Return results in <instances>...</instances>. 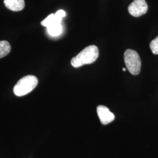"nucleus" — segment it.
<instances>
[{"label": "nucleus", "mask_w": 158, "mask_h": 158, "mask_svg": "<svg viewBox=\"0 0 158 158\" xmlns=\"http://www.w3.org/2000/svg\"><path fill=\"white\" fill-rule=\"evenodd\" d=\"M123 71H124V72H125V71H126V69H125V68H123Z\"/></svg>", "instance_id": "9b49d317"}, {"label": "nucleus", "mask_w": 158, "mask_h": 158, "mask_svg": "<svg viewBox=\"0 0 158 158\" xmlns=\"http://www.w3.org/2000/svg\"><path fill=\"white\" fill-rule=\"evenodd\" d=\"M150 49L155 55H158V36L150 43Z\"/></svg>", "instance_id": "9d476101"}, {"label": "nucleus", "mask_w": 158, "mask_h": 158, "mask_svg": "<svg viewBox=\"0 0 158 158\" xmlns=\"http://www.w3.org/2000/svg\"><path fill=\"white\" fill-rule=\"evenodd\" d=\"M66 12L62 10H60L55 14H51L48 17H46L44 20L41 22V25L48 28L56 23H61L63 18L66 17Z\"/></svg>", "instance_id": "423d86ee"}, {"label": "nucleus", "mask_w": 158, "mask_h": 158, "mask_svg": "<svg viewBox=\"0 0 158 158\" xmlns=\"http://www.w3.org/2000/svg\"><path fill=\"white\" fill-rule=\"evenodd\" d=\"M6 7L13 11H20L25 7L24 0H4Z\"/></svg>", "instance_id": "0eeeda50"}, {"label": "nucleus", "mask_w": 158, "mask_h": 158, "mask_svg": "<svg viewBox=\"0 0 158 158\" xmlns=\"http://www.w3.org/2000/svg\"><path fill=\"white\" fill-rule=\"evenodd\" d=\"M148 8L145 0H134L128 6V12L132 16L139 17L147 13Z\"/></svg>", "instance_id": "20e7f679"}, {"label": "nucleus", "mask_w": 158, "mask_h": 158, "mask_svg": "<svg viewBox=\"0 0 158 158\" xmlns=\"http://www.w3.org/2000/svg\"><path fill=\"white\" fill-rule=\"evenodd\" d=\"M125 64L130 73L138 75L141 72V60L135 51L127 49L124 55Z\"/></svg>", "instance_id": "7ed1b4c3"}, {"label": "nucleus", "mask_w": 158, "mask_h": 158, "mask_svg": "<svg viewBox=\"0 0 158 158\" xmlns=\"http://www.w3.org/2000/svg\"><path fill=\"white\" fill-rule=\"evenodd\" d=\"M38 80L33 75H28L20 79L14 87V93L17 96H25L31 92L36 87Z\"/></svg>", "instance_id": "f03ea898"}, {"label": "nucleus", "mask_w": 158, "mask_h": 158, "mask_svg": "<svg viewBox=\"0 0 158 158\" xmlns=\"http://www.w3.org/2000/svg\"><path fill=\"white\" fill-rule=\"evenodd\" d=\"M11 47L10 43L6 40H0V58L6 56L10 52Z\"/></svg>", "instance_id": "1a4fd4ad"}, {"label": "nucleus", "mask_w": 158, "mask_h": 158, "mask_svg": "<svg viewBox=\"0 0 158 158\" xmlns=\"http://www.w3.org/2000/svg\"><path fill=\"white\" fill-rule=\"evenodd\" d=\"M97 112L102 124H108L115 119L114 114L104 106H98L97 108Z\"/></svg>", "instance_id": "39448f33"}, {"label": "nucleus", "mask_w": 158, "mask_h": 158, "mask_svg": "<svg viewBox=\"0 0 158 158\" xmlns=\"http://www.w3.org/2000/svg\"><path fill=\"white\" fill-rule=\"evenodd\" d=\"M98 55L99 51L96 46H89L72 58L71 64L74 68H79L85 64L93 63L97 60Z\"/></svg>", "instance_id": "f257e3e1"}, {"label": "nucleus", "mask_w": 158, "mask_h": 158, "mask_svg": "<svg viewBox=\"0 0 158 158\" xmlns=\"http://www.w3.org/2000/svg\"><path fill=\"white\" fill-rule=\"evenodd\" d=\"M49 34L52 36H57L62 32V25L61 23H56L47 28Z\"/></svg>", "instance_id": "6e6552de"}]
</instances>
